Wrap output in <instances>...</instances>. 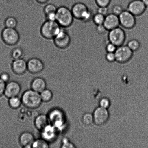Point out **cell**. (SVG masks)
Here are the masks:
<instances>
[{"mask_svg": "<svg viewBox=\"0 0 148 148\" xmlns=\"http://www.w3.org/2000/svg\"><path fill=\"white\" fill-rule=\"evenodd\" d=\"M50 124L53 125L59 133L64 131L66 125V114L63 110L59 108H53L47 114Z\"/></svg>", "mask_w": 148, "mask_h": 148, "instance_id": "obj_1", "label": "cell"}, {"mask_svg": "<svg viewBox=\"0 0 148 148\" xmlns=\"http://www.w3.org/2000/svg\"><path fill=\"white\" fill-rule=\"evenodd\" d=\"M21 99L23 106L30 110L38 108L42 102L40 93L31 89L25 91L22 95Z\"/></svg>", "mask_w": 148, "mask_h": 148, "instance_id": "obj_2", "label": "cell"}, {"mask_svg": "<svg viewBox=\"0 0 148 148\" xmlns=\"http://www.w3.org/2000/svg\"><path fill=\"white\" fill-rule=\"evenodd\" d=\"M74 17L71 10L62 6L58 8L56 12V21L62 28L71 27L73 24Z\"/></svg>", "mask_w": 148, "mask_h": 148, "instance_id": "obj_3", "label": "cell"}, {"mask_svg": "<svg viewBox=\"0 0 148 148\" xmlns=\"http://www.w3.org/2000/svg\"><path fill=\"white\" fill-rule=\"evenodd\" d=\"M62 28L56 21L46 20L40 27V34L46 40H53Z\"/></svg>", "mask_w": 148, "mask_h": 148, "instance_id": "obj_4", "label": "cell"}, {"mask_svg": "<svg viewBox=\"0 0 148 148\" xmlns=\"http://www.w3.org/2000/svg\"><path fill=\"white\" fill-rule=\"evenodd\" d=\"M1 37L5 44L10 46L16 45L20 40V35L16 28L5 27L1 33Z\"/></svg>", "mask_w": 148, "mask_h": 148, "instance_id": "obj_5", "label": "cell"}, {"mask_svg": "<svg viewBox=\"0 0 148 148\" xmlns=\"http://www.w3.org/2000/svg\"><path fill=\"white\" fill-rule=\"evenodd\" d=\"M108 40L118 47L124 45L125 41L126 34L125 32L119 27L108 31Z\"/></svg>", "mask_w": 148, "mask_h": 148, "instance_id": "obj_6", "label": "cell"}, {"mask_svg": "<svg viewBox=\"0 0 148 148\" xmlns=\"http://www.w3.org/2000/svg\"><path fill=\"white\" fill-rule=\"evenodd\" d=\"M114 54L116 62L120 64H124L131 60L133 57V52L127 45H123L117 47Z\"/></svg>", "mask_w": 148, "mask_h": 148, "instance_id": "obj_7", "label": "cell"}, {"mask_svg": "<svg viewBox=\"0 0 148 148\" xmlns=\"http://www.w3.org/2000/svg\"><path fill=\"white\" fill-rule=\"evenodd\" d=\"M120 25L126 29H131L136 24V16L128 10H124L118 16Z\"/></svg>", "mask_w": 148, "mask_h": 148, "instance_id": "obj_8", "label": "cell"}, {"mask_svg": "<svg viewBox=\"0 0 148 148\" xmlns=\"http://www.w3.org/2000/svg\"><path fill=\"white\" fill-rule=\"evenodd\" d=\"M65 29L62 27L60 31L53 39L55 45L59 49L67 48L71 43L70 36Z\"/></svg>", "mask_w": 148, "mask_h": 148, "instance_id": "obj_9", "label": "cell"}, {"mask_svg": "<svg viewBox=\"0 0 148 148\" xmlns=\"http://www.w3.org/2000/svg\"><path fill=\"white\" fill-rule=\"evenodd\" d=\"M147 8L142 0H132L127 5V10L135 16L138 17L143 15Z\"/></svg>", "mask_w": 148, "mask_h": 148, "instance_id": "obj_10", "label": "cell"}, {"mask_svg": "<svg viewBox=\"0 0 148 148\" xmlns=\"http://www.w3.org/2000/svg\"><path fill=\"white\" fill-rule=\"evenodd\" d=\"M94 122L98 125H102L105 124L109 118V114L106 108L101 107L97 108L94 111Z\"/></svg>", "mask_w": 148, "mask_h": 148, "instance_id": "obj_11", "label": "cell"}, {"mask_svg": "<svg viewBox=\"0 0 148 148\" xmlns=\"http://www.w3.org/2000/svg\"><path fill=\"white\" fill-rule=\"evenodd\" d=\"M27 71L30 73L37 74L44 70L45 64L40 59L37 58H32L27 62Z\"/></svg>", "mask_w": 148, "mask_h": 148, "instance_id": "obj_12", "label": "cell"}, {"mask_svg": "<svg viewBox=\"0 0 148 148\" xmlns=\"http://www.w3.org/2000/svg\"><path fill=\"white\" fill-rule=\"evenodd\" d=\"M21 86L18 82L12 81L6 84L4 95L7 98L18 96L21 92Z\"/></svg>", "mask_w": 148, "mask_h": 148, "instance_id": "obj_13", "label": "cell"}, {"mask_svg": "<svg viewBox=\"0 0 148 148\" xmlns=\"http://www.w3.org/2000/svg\"><path fill=\"white\" fill-rule=\"evenodd\" d=\"M40 132L41 138L49 143L55 141L59 133L57 129L50 124L48 125Z\"/></svg>", "mask_w": 148, "mask_h": 148, "instance_id": "obj_14", "label": "cell"}, {"mask_svg": "<svg viewBox=\"0 0 148 148\" xmlns=\"http://www.w3.org/2000/svg\"><path fill=\"white\" fill-rule=\"evenodd\" d=\"M11 67L14 73L18 75H23L27 71V62L23 58L13 60Z\"/></svg>", "mask_w": 148, "mask_h": 148, "instance_id": "obj_15", "label": "cell"}, {"mask_svg": "<svg viewBox=\"0 0 148 148\" xmlns=\"http://www.w3.org/2000/svg\"><path fill=\"white\" fill-rule=\"evenodd\" d=\"M103 24L108 31L119 27L120 23L118 16L112 13L107 14Z\"/></svg>", "mask_w": 148, "mask_h": 148, "instance_id": "obj_16", "label": "cell"}, {"mask_svg": "<svg viewBox=\"0 0 148 148\" xmlns=\"http://www.w3.org/2000/svg\"><path fill=\"white\" fill-rule=\"evenodd\" d=\"M35 140L33 133L30 132L26 131L23 132L20 135L19 137V143L20 145L23 148H32L33 142Z\"/></svg>", "mask_w": 148, "mask_h": 148, "instance_id": "obj_17", "label": "cell"}, {"mask_svg": "<svg viewBox=\"0 0 148 148\" xmlns=\"http://www.w3.org/2000/svg\"><path fill=\"white\" fill-rule=\"evenodd\" d=\"M88 8L86 4L82 2H77L74 4L71 9L74 18L81 21L86 11Z\"/></svg>", "mask_w": 148, "mask_h": 148, "instance_id": "obj_18", "label": "cell"}, {"mask_svg": "<svg viewBox=\"0 0 148 148\" xmlns=\"http://www.w3.org/2000/svg\"><path fill=\"white\" fill-rule=\"evenodd\" d=\"M34 125L39 131H41L50 124L47 115L40 114L35 117L34 120Z\"/></svg>", "mask_w": 148, "mask_h": 148, "instance_id": "obj_19", "label": "cell"}, {"mask_svg": "<svg viewBox=\"0 0 148 148\" xmlns=\"http://www.w3.org/2000/svg\"><path fill=\"white\" fill-rule=\"evenodd\" d=\"M30 86L31 89L40 93L43 90L46 89L47 83L44 78L37 77L32 81Z\"/></svg>", "mask_w": 148, "mask_h": 148, "instance_id": "obj_20", "label": "cell"}, {"mask_svg": "<svg viewBox=\"0 0 148 148\" xmlns=\"http://www.w3.org/2000/svg\"><path fill=\"white\" fill-rule=\"evenodd\" d=\"M24 55V51L20 47L14 48L12 50L10 53V56L12 60L23 58Z\"/></svg>", "mask_w": 148, "mask_h": 148, "instance_id": "obj_21", "label": "cell"}, {"mask_svg": "<svg viewBox=\"0 0 148 148\" xmlns=\"http://www.w3.org/2000/svg\"><path fill=\"white\" fill-rule=\"evenodd\" d=\"M8 103L12 109L16 110L21 107L22 101L21 98L18 96L11 97L8 99Z\"/></svg>", "mask_w": 148, "mask_h": 148, "instance_id": "obj_22", "label": "cell"}, {"mask_svg": "<svg viewBox=\"0 0 148 148\" xmlns=\"http://www.w3.org/2000/svg\"><path fill=\"white\" fill-rule=\"evenodd\" d=\"M40 98L42 102H50L53 99V94L50 90L46 88L40 93Z\"/></svg>", "mask_w": 148, "mask_h": 148, "instance_id": "obj_23", "label": "cell"}, {"mask_svg": "<svg viewBox=\"0 0 148 148\" xmlns=\"http://www.w3.org/2000/svg\"><path fill=\"white\" fill-rule=\"evenodd\" d=\"M127 45L133 53L138 51L141 47L140 41L136 39H132L129 40Z\"/></svg>", "mask_w": 148, "mask_h": 148, "instance_id": "obj_24", "label": "cell"}, {"mask_svg": "<svg viewBox=\"0 0 148 148\" xmlns=\"http://www.w3.org/2000/svg\"><path fill=\"white\" fill-rule=\"evenodd\" d=\"M49 147V143L42 138L35 139L32 145V148H48Z\"/></svg>", "mask_w": 148, "mask_h": 148, "instance_id": "obj_25", "label": "cell"}, {"mask_svg": "<svg viewBox=\"0 0 148 148\" xmlns=\"http://www.w3.org/2000/svg\"><path fill=\"white\" fill-rule=\"evenodd\" d=\"M5 27L11 28H16L18 25V21L16 18L13 16L7 17L4 21Z\"/></svg>", "mask_w": 148, "mask_h": 148, "instance_id": "obj_26", "label": "cell"}, {"mask_svg": "<svg viewBox=\"0 0 148 148\" xmlns=\"http://www.w3.org/2000/svg\"><path fill=\"white\" fill-rule=\"evenodd\" d=\"M94 14L92 10L88 8L84 13L81 21L85 23L89 22L92 20Z\"/></svg>", "mask_w": 148, "mask_h": 148, "instance_id": "obj_27", "label": "cell"}, {"mask_svg": "<svg viewBox=\"0 0 148 148\" xmlns=\"http://www.w3.org/2000/svg\"><path fill=\"white\" fill-rule=\"evenodd\" d=\"M105 16L96 13L93 16L92 21L96 26L103 24Z\"/></svg>", "mask_w": 148, "mask_h": 148, "instance_id": "obj_28", "label": "cell"}, {"mask_svg": "<svg viewBox=\"0 0 148 148\" xmlns=\"http://www.w3.org/2000/svg\"><path fill=\"white\" fill-rule=\"evenodd\" d=\"M57 8V7L54 4H48L44 7L43 9V12L45 15L52 13L56 12Z\"/></svg>", "mask_w": 148, "mask_h": 148, "instance_id": "obj_29", "label": "cell"}, {"mask_svg": "<svg viewBox=\"0 0 148 148\" xmlns=\"http://www.w3.org/2000/svg\"><path fill=\"white\" fill-rule=\"evenodd\" d=\"M82 121L85 125H89L94 122L93 115L90 113H86L82 117Z\"/></svg>", "mask_w": 148, "mask_h": 148, "instance_id": "obj_30", "label": "cell"}, {"mask_svg": "<svg viewBox=\"0 0 148 148\" xmlns=\"http://www.w3.org/2000/svg\"><path fill=\"white\" fill-rule=\"evenodd\" d=\"M117 46L108 40L105 44V49L106 53H114L117 49Z\"/></svg>", "mask_w": 148, "mask_h": 148, "instance_id": "obj_31", "label": "cell"}, {"mask_svg": "<svg viewBox=\"0 0 148 148\" xmlns=\"http://www.w3.org/2000/svg\"><path fill=\"white\" fill-rule=\"evenodd\" d=\"M60 147L62 148H75V146L68 138L64 137L62 139Z\"/></svg>", "mask_w": 148, "mask_h": 148, "instance_id": "obj_32", "label": "cell"}, {"mask_svg": "<svg viewBox=\"0 0 148 148\" xmlns=\"http://www.w3.org/2000/svg\"><path fill=\"white\" fill-rule=\"evenodd\" d=\"M124 10V9L122 6L119 5V4H116V5L113 6L112 7V13L116 15L119 16Z\"/></svg>", "mask_w": 148, "mask_h": 148, "instance_id": "obj_33", "label": "cell"}, {"mask_svg": "<svg viewBox=\"0 0 148 148\" xmlns=\"http://www.w3.org/2000/svg\"><path fill=\"white\" fill-rule=\"evenodd\" d=\"M98 7H108L111 4V0H95Z\"/></svg>", "mask_w": 148, "mask_h": 148, "instance_id": "obj_34", "label": "cell"}, {"mask_svg": "<svg viewBox=\"0 0 148 148\" xmlns=\"http://www.w3.org/2000/svg\"><path fill=\"white\" fill-rule=\"evenodd\" d=\"M110 104L111 103L110 100L106 98L101 99L99 102L100 107L106 109L109 107Z\"/></svg>", "mask_w": 148, "mask_h": 148, "instance_id": "obj_35", "label": "cell"}, {"mask_svg": "<svg viewBox=\"0 0 148 148\" xmlns=\"http://www.w3.org/2000/svg\"><path fill=\"white\" fill-rule=\"evenodd\" d=\"M105 58L107 62L113 63L116 62V57L114 53H107L105 56Z\"/></svg>", "mask_w": 148, "mask_h": 148, "instance_id": "obj_36", "label": "cell"}, {"mask_svg": "<svg viewBox=\"0 0 148 148\" xmlns=\"http://www.w3.org/2000/svg\"><path fill=\"white\" fill-rule=\"evenodd\" d=\"M95 29L97 32L100 34H103L108 31L103 24L96 26Z\"/></svg>", "mask_w": 148, "mask_h": 148, "instance_id": "obj_37", "label": "cell"}, {"mask_svg": "<svg viewBox=\"0 0 148 148\" xmlns=\"http://www.w3.org/2000/svg\"><path fill=\"white\" fill-rule=\"evenodd\" d=\"M109 9L108 7H98L97 9V13L106 16L108 14Z\"/></svg>", "mask_w": 148, "mask_h": 148, "instance_id": "obj_38", "label": "cell"}, {"mask_svg": "<svg viewBox=\"0 0 148 148\" xmlns=\"http://www.w3.org/2000/svg\"><path fill=\"white\" fill-rule=\"evenodd\" d=\"M10 78L9 74L7 72H3L0 74V79L5 83L8 82L10 80Z\"/></svg>", "mask_w": 148, "mask_h": 148, "instance_id": "obj_39", "label": "cell"}, {"mask_svg": "<svg viewBox=\"0 0 148 148\" xmlns=\"http://www.w3.org/2000/svg\"><path fill=\"white\" fill-rule=\"evenodd\" d=\"M5 83L0 79V97L4 94L6 85Z\"/></svg>", "mask_w": 148, "mask_h": 148, "instance_id": "obj_40", "label": "cell"}, {"mask_svg": "<svg viewBox=\"0 0 148 148\" xmlns=\"http://www.w3.org/2000/svg\"><path fill=\"white\" fill-rule=\"evenodd\" d=\"M40 4H44L48 2L49 0H36Z\"/></svg>", "mask_w": 148, "mask_h": 148, "instance_id": "obj_41", "label": "cell"}, {"mask_svg": "<svg viewBox=\"0 0 148 148\" xmlns=\"http://www.w3.org/2000/svg\"><path fill=\"white\" fill-rule=\"evenodd\" d=\"M143 3L147 8H148V0H142Z\"/></svg>", "mask_w": 148, "mask_h": 148, "instance_id": "obj_42", "label": "cell"}]
</instances>
